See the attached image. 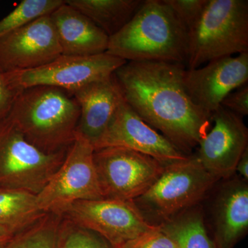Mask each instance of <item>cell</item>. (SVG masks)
Wrapping results in <instances>:
<instances>
[{
  "label": "cell",
  "mask_w": 248,
  "mask_h": 248,
  "mask_svg": "<svg viewBox=\"0 0 248 248\" xmlns=\"http://www.w3.org/2000/svg\"><path fill=\"white\" fill-rule=\"evenodd\" d=\"M185 71L179 63L127 62L113 76L124 100L142 120L190 155L212 121L186 91Z\"/></svg>",
  "instance_id": "cell-1"
},
{
  "label": "cell",
  "mask_w": 248,
  "mask_h": 248,
  "mask_svg": "<svg viewBox=\"0 0 248 248\" xmlns=\"http://www.w3.org/2000/svg\"><path fill=\"white\" fill-rule=\"evenodd\" d=\"M107 53L126 62L184 64L188 31L164 0H143L130 22L109 37Z\"/></svg>",
  "instance_id": "cell-2"
},
{
  "label": "cell",
  "mask_w": 248,
  "mask_h": 248,
  "mask_svg": "<svg viewBox=\"0 0 248 248\" xmlns=\"http://www.w3.org/2000/svg\"><path fill=\"white\" fill-rule=\"evenodd\" d=\"M79 117L80 108L71 93L42 86L23 90L7 119L31 144L54 153L73 144Z\"/></svg>",
  "instance_id": "cell-3"
},
{
  "label": "cell",
  "mask_w": 248,
  "mask_h": 248,
  "mask_svg": "<svg viewBox=\"0 0 248 248\" xmlns=\"http://www.w3.org/2000/svg\"><path fill=\"white\" fill-rule=\"evenodd\" d=\"M244 53H248V0H208L188 31V69Z\"/></svg>",
  "instance_id": "cell-4"
},
{
  "label": "cell",
  "mask_w": 248,
  "mask_h": 248,
  "mask_svg": "<svg viewBox=\"0 0 248 248\" xmlns=\"http://www.w3.org/2000/svg\"><path fill=\"white\" fill-rule=\"evenodd\" d=\"M219 180L207 170L195 155L165 166L148 190L134 201L143 215L161 222L198 205Z\"/></svg>",
  "instance_id": "cell-5"
},
{
  "label": "cell",
  "mask_w": 248,
  "mask_h": 248,
  "mask_svg": "<svg viewBox=\"0 0 248 248\" xmlns=\"http://www.w3.org/2000/svg\"><path fill=\"white\" fill-rule=\"evenodd\" d=\"M68 150L41 151L6 119L0 123V188L38 195L60 169Z\"/></svg>",
  "instance_id": "cell-6"
},
{
  "label": "cell",
  "mask_w": 248,
  "mask_h": 248,
  "mask_svg": "<svg viewBox=\"0 0 248 248\" xmlns=\"http://www.w3.org/2000/svg\"><path fill=\"white\" fill-rule=\"evenodd\" d=\"M94 152L91 142L76 133L60 169L37 195L41 210L60 215L66 206L78 201L104 199L93 159Z\"/></svg>",
  "instance_id": "cell-7"
},
{
  "label": "cell",
  "mask_w": 248,
  "mask_h": 248,
  "mask_svg": "<svg viewBox=\"0 0 248 248\" xmlns=\"http://www.w3.org/2000/svg\"><path fill=\"white\" fill-rule=\"evenodd\" d=\"M94 166L104 199L132 201L143 195L166 164L139 152L109 147L94 151Z\"/></svg>",
  "instance_id": "cell-8"
},
{
  "label": "cell",
  "mask_w": 248,
  "mask_h": 248,
  "mask_svg": "<svg viewBox=\"0 0 248 248\" xmlns=\"http://www.w3.org/2000/svg\"><path fill=\"white\" fill-rule=\"evenodd\" d=\"M126 61L108 53L92 56L61 55L44 66L4 73L10 86L22 92L35 86H53L73 93L86 85L108 78Z\"/></svg>",
  "instance_id": "cell-9"
},
{
  "label": "cell",
  "mask_w": 248,
  "mask_h": 248,
  "mask_svg": "<svg viewBox=\"0 0 248 248\" xmlns=\"http://www.w3.org/2000/svg\"><path fill=\"white\" fill-rule=\"evenodd\" d=\"M60 215L100 235L115 248L157 226L148 221L132 201H78L66 206Z\"/></svg>",
  "instance_id": "cell-10"
},
{
  "label": "cell",
  "mask_w": 248,
  "mask_h": 248,
  "mask_svg": "<svg viewBox=\"0 0 248 248\" xmlns=\"http://www.w3.org/2000/svg\"><path fill=\"white\" fill-rule=\"evenodd\" d=\"M93 146L94 151L109 147L128 148L166 165L184 161L190 156L146 124L124 99L107 130Z\"/></svg>",
  "instance_id": "cell-11"
},
{
  "label": "cell",
  "mask_w": 248,
  "mask_h": 248,
  "mask_svg": "<svg viewBox=\"0 0 248 248\" xmlns=\"http://www.w3.org/2000/svg\"><path fill=\"white\" fill-rule=\"evenodd\" d=\"M61 55L50 15L0 37V70L3 73L33 69Z\"/></svg>",
  "instance_id": "cell-12"
},
{
  "label": "cell",
  "mask_w": 248,
  "mask_h": 248,
  "mask_svg": "<svg viewBox=\"0 0 248 248\" xmlns=\"http://www.w3.org/2000/svg\"><path fill=\"white\" fill-rule=\"evenodd\" d=\"M213 128L199 143L195 156L210 174L230 179L248 148V130L242 117L220 107L211 115Z\"/></svg>",
  "instance_id": "cell-13"
},
{
  "label": "cell",
  "mask_w": 248,
  "mask_h": 248,
  "mask_svg": "<svg viewBox=\"0 0 248 248\" xmlns=\"http://www.w3.org/2000/svg\"><path fill=\"white\" fill-rule=\"evenodd\" d=\"M186 70L184 82L192 102L205 114L221 107L228 94L248 82V53L212 60Z\"/></svg>",
  "instance_id": "cell-14"
},
{
  "label": "cell",
  "mask_w": 248,
  "mask_h": 248,
  "mask_svg": "<svg viewBox=\"0 0 248 248\" xmlns=\"http://www.w3.org/2000/svg\"><path fill=\"white\" fill-rule=\"evenodd\" d=\"M80 108L77 133L93 145L107 130L123 96L113 75L83 86L73 93Z\"/></svg>",
  "instance_id": "cell-15"
},
{
  "label": "cell",
  "mask_w": 248,
  "mask_h": 248,
  "mask_svg": "<svg viewBox=\"0 0 248 248\" xmlns=\"http://www.w3.org/2000/svg\"><path fill=\"white\" fill-rule=\"evenodd\" d=\"M213 210L214 241L217 248H234L248 231V186L241 178L227 179Z\"/></svg>",
  "instance_id": "cell-16"
},
{
  "label": "cell",
  "mask_w": 248,
  "mask_h": 248,
  "mask_svg": "<svg viewBox=\"0 0 248 248\" xmlns=\"http://www.w3.org/2000/svg\"><path fill=\"white\" fill-rule=\"evenodd\" d=\"M50 17L62 55L84 57L107 53L108 36L78 10L64 3Z\"/></svg>",
  "instance_id": "cell-17"
},
{
  "label": "cell",
  "mask_w": 248,
  "mask_h": 248,
  "mask_svg": "<svg viewBox=\"0 0 248 248\" xmlns=\"http://www.w3.org/2000/svg\"><path fill=\"white\" fill-rule=\"evenodd\" d=\"M143 0H66L109 37L125 27L138 12Z\"/></svg>",
  "instance_id": "cell-18"
},
{
  "label": "cell",
  "mask_w": 248,
  "mask_h": 248,
  "mask_svg": "<svg viewBox=\"0 0 248 248\" xmlns=\"http://www.w3.org/2000/svg\"><path fill=\"white\" fill-rule=\"evenodd\" d=\"M158 225L177 248H217L207 231L203 210L199 204Z\"/></svg>",
  "instance_id": "cell-19"
},
{
  "label": "cell",
  "mask_w": 248,
  "mask_h": 248,
  "mask_svg": "<svg viewBox=\"0 0 248 248\" xmlns=\"http://www.w3.org/2000/svg\"><path fill=\"white\" fill-rule=\"evenodd\" d=\"M41 210L37 195L16 189L0 188V226L16 234L46 215Z\"/></svg>",
  "instance_id": "cell-20"
},
{
  "label": "cell",
  "mask_w": 248,
  "mask_h": 248,
  "mask_svg": "<svg viewBox=\"0 0 248 248\" xmlns=\"http://www.w3.org/2000/svg\"><path fill=\"white\" fill-rule=\"evenodd\" d=\"M61 215L47 213L30 228L15 234L2 248H55Z\"/></svg>",
  "instance_id": "cell-21"
},
{
  "label": "cell",
  "mask_w": 248,
  "mask_h": 248,
  "mask_svg": "<svg viewBox=\"0 0 248 248\" xmlns=\"http://www.w3.org/2000/svg\"><path fill=\"white\" fill-rule=\"evenodd\" d=\"M65 3V0H23L0 20V37L25 27L38 18L48 16Z\"/></svg>",
  "instance_id": "cell-22"
},
{
  "label": "cell",
  "mask_w": 248,
  "mask_h": 248,
  "mask_svg": "<svg viewBox=\"0 0 248 248\" xmlns=\"http://www.w3.org/2000/svg\"><path fill=\"white\" fill-rule=\"evenodd\" d=\"M55 248H115L94 232L61 215Z\"/></svg>",
  "instance_id": "cell-23"
},
{
  "label": "cell",
  "mask_w": 248,
  "mask_h": 248,
  "mask_svg": "<svg viewBox=\"0 0 248 248\" xmlns=\"http://www.w3.org/2000/svg\"><path fill=\"white\" fill-rule=\"evenodd\" d=\"M208 0H164L187 31L197 24Z\"/></svg>",
  "instance_id": "cell-24"
},
{
  "label": "cell",
  "mask_w": 248,
  "mask_h": 248,
  "mask_svg": "<svg viewBox=\"0 0 248 248\" xmlns=\"http://www.w3.org/2000/svg\"><path fill=\"white\" fill-rule=\"evenodd\" d=\"M120 248H177L174 242L160 230L159 225L152 231L128 241Z\"/></svg>",
  "instance_id": "cell-25"
},
{
  "label": "cell",
  "mask_w": 248,
  "mask_h": 248,
  "mask_svg": "<svg viewBox=\"0 0 248 248\" xmlns=\"http://www.w3.org/2000/svg\"><path fill=\"white\" fill-rule=\"evenodd\" d=\"M221 107L241 117L248 115V84H246L228 94Z\"/></svg>",
  "instance_id": "cell-26"
},
{
  "label": "cell",
  "mask_w": 248,
  "mask_h": 248,
  "mask_svg": "<svg viewBox=\"0 0 248 248\" xmlns=\"http://www.w3.org/2000/svg\"><path fill=\"white\" fill-rule=\"evenodd\" d=\"M21 92L13 89L0 70V123L9 117L18 94Z\"/></svg>",
  "instance_id": "cell-27"
},
{
  "label": "cell",
  "mask_w": 248,
  "mask_h": 248,
  "mask_svg": "<svg viewBox=\"0 0 248 248\" xmlns=\"http://www.w3.org/2000/svg\"><path fill=\"white\" fill-rule=\"evenodd\" d=\"M236 171L239 173L241 179H244L246 182L248 180V148L242 156L240 158L239 162L236 165Z\"/></svg>",
  "instance_id": "cell-28"
},
{
  "label": "cell",
  "mask_w": 248,
  "mask_h": 248,
  "mask_svg": "<svg viewBox=\"0 0 248 248\" xmlns=\"http://www.w3.org/2000/svg\"><path fill=\"white\" fill-rule=\"evenodd\" d=\"M14 235L4 227L0 226V248L4 247Z\"/></svg>",
  "instance_id": "cell-29"
}]
</instances>
